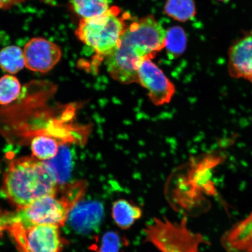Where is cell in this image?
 Segmentation results:
<instances>
[{
    "label": "cell",
    "mask_w": 252,
    "mask_h": 252,
    "mask_svg": "<svg viewBox=\"0 0 252 252\" xmlns=\"http://www.w3.org/2000/svg\"><path fill=\"white\" fill-rule=\"evenodd\" d=\"M166 31L153 15L126 27L116 49L106 57L107 70L124 84L137 83V70L144 59H153L164 48Z\"/></svg>",
    "instance_id": "1"
},
{
    "label": "cell",
    "mask_w": 252,
    "mask_h": 252,
    "mask_svg": "<svg viewBox=\"0 0 252 252\" xmlns=\"http://www.w3.org/2000/svg\"><path fill=\"white\" fill-rule=\"evenodd\" d=\"M2 191L12 205L21 209L40 197L58 193V182L45 161L22 157L9 163Z\"/></svg>",
    "instance_id": "2"
},
{
    "label": "cell",
    "mask_w": 252,
    "mask_h": 252,
    "mask_svg": "<svg viewBox=\"0 0 252 252\" xmlns=\"http://www.w3.org/2000/svg\"><path fill=\"white\" fill-rule=\"evenodd\" d=\"M56 195L40 197L17 212L0 214V225L15 222L27 226L53 225L61 227L78 201L67 189L61 198Z\"/></svg>",
    "instance_id": "3"
},
{
    "label": "cell",
    "mask_w": 252,
    "mask_h": 252,
    "mask_svg": "<svg viewBox=\"0 0 252 252\" xmlns=\"http://www.w3.org/2000/svg\"><path fill=\"white\" fill-rule=\"evenodd\" d=\"M117 7L110 8L101 15L82 19L75 31L79 39L93 49L98 56H108L117 47L126 29L125 14Z\"/></svg>",
    "instance_id": "4"
},
{
    "label": "cell",
    "mask_w": 252,
    "mask_h": 252,
    "mask_svg": "<svg viewBox=\"0 0 252 252\" xmlns=\"http://www.w3.org/2000/svg\"><path fill=\"white\" fill-rule=\"evenodd\" d=\"M187 217L179 221L167 219H155L145 229L147 241L160 252H199L203 245L210 242L200 234L191 231Z\"/></svg>",
    "instance_id": "5"
},
{
    "label": "cell",
    "mask_w": 252,
    "mask_h": 252,
    "mask_svg": "<svg viewBox=\"0 0 252 252\" xmlns=\"http://www.w3.org/2000/svg\"><path fill=\"white\" fill-rule=\"evenodd\" d=\"M59 228L53 225L27 226L12 222L0 225V232H8L20 252H61L64 242Z\"/></svg>",
    "instance_id": "6"
},
{
    "label": "cell",
    "mask_w": 252,
    "mask_h": 252,
    "mask_svg": "<svg viewBox=\"0 0 252 252\" xmlns=\"http://www.w3.org/2000/svg\"><path fill=\"white\" fill-rule=\"evenodd\" d=\"M137 78L138 83L146 88L150 100L156 105L169 103L174 95V85L150 58L141 62L137 70Z\"/></svg>",
    "instance_id": "7"
},
{
    "label": "cell",
    "mask_w": 252,
    "mask_h": 252,
    "mask_svg": "<svg viewBox=\"0 0 252 252\" xmlns=\"http://www.w3.org/2000/svg\"><path fill=\"white\" fill-rule=\"evenodd\" d=\"M23 53L25 67L42 73L51 70L62 57L60 47L43 37H34L28 41Z\"/></svg>",
    "instance_id": "8"
},
{
    "label": "cell",
    "mask_w": 252,
    "mask_h": 252,
    "mask_svg": "<svg viewBox=\"0 0 252 252\" xmlns=\"http://www.w3.org/2000/svg\"><path fill=\"white\" fill-rule=\"evenodd\" d=\"M230 76L242 78L252 84V31L238 37L228 50Z\"/></svg>",
    "instance_id": "9"
},
{
    "label": "cell",
    "mask_w": 252,
    "mask_h": 252,
    "mask_svg": "<svg viewBox=\"0 0 252 252\" xmlns=\"http://www.w3.org/2000/svg\"><path fill=\"white\" fill-rule=\"evenodd\" d=\"M220 244L226 252H252V211L223 232Z\"/></svg>",
    "instance_id": "10"
},
{
    "label": "cell",
    "mask_w": 252,
    "mask_h": 252,
    "mask_svg": "<svg viewBox=\"0 0 252 252\" xmlns=\"http://www.w3.org/2000/svg\"><path fill=\"white\" fill-rule=\"evenodd\" d=\"M103 215L102 205L87 202L75 205L68 218L72 227L80 232L92 231L98 226Z\"/></svg>",
    "instance_id": "11"
},
{
    "label": "cell",
    "mask_w": 252,
    "mask_h": 252,
    "mask_svg": "<svg viewBox=\"0 0 252 252\" xmlns=\"http://www.w3.org/2000/svg\"><path fill=\"white\" fill-rule=\"evenodd\" d=\"M142 215L139 207L125 200H119L113 204L112 217L120 228L126 229L130 227Z\"/></svg>",
    "instance_id": "12"
},
{
    "label": "cell",
    "mask_w": 252,
    "mask_h": 252,
    "mask_svg": "<svg viewBox=\"0 0 252 252\" xmlns=\"http://www.w3.org/2000/svg\"><path fill=\"white\" fill-rule=\"evenodd\" d=\"M163 11L173 20L185 23L196 15V3L194 0H166Z\"/></svg>",
    "instance_id": "13"
},
{
    "label": "cell",
    "mask_w": 252,
    "mask_h": 252,
    "mask_svg": "<svg viewBox=\"0 0 252 252\" xmlns=\"http://www.w3.org/2000/svg\"><path fill=\"white\" fill-rule=\"evenodd\" d=\"M31 147L33 157L42 161L54 159L59 153L58 141L50 135H37L32 140Z\"/></svg>",
    "instance_id": "14"
},
{
    "label": "cell",
    "mask_w": 252,
    "mask_h": 252,
    "mask_svg": "<svg viewBox=\"0 0 252 252\" xmlns=\"http://www.w3.org/2000/svg\"><path fill=\"white\" fill-rule=\"evenodd\" d=\"M25 66L23 50L20 47L11 45L0 50V68L9 74H15Z\"/></svg>",
    "instance_id": "15"
},
{
    "label": "cell",
    "mask_w": 252,
    "mask_h": 252,
    "mask_svg": "<svg viewBox=\"0 0 252 252\" xmlns=\"http://www.w3.org/2000/svg\"><path fill=\"white\" fill-rule=\"evenodd\" d=\"M187 33L183 28L174 26L166 31L165 48L168 56L173 59L181 56L187 47Z\"/></svg>",
    "instance_id": "16"
},
{
    "label": "cell",
    "mask_w": 252,
    "mask_h": 252,
    "mask_svg": "<svg viewBox=\"0 0 252 252\" xmlns=\"http://www.w3.org/2000/svg\"><path fill=\"white\" fill-rule=\"evenodd\" d=\"M75 13L82 19H89L105 13L109 7V0H71Z\"/></svg>",
    "instance_id": "17"
},
{
    "label": "cell",
    "mask_w": 252,
    "mask_h": 252,
    "mask_svg": "<svg viewBox=\"0 0 252 252\" xmlns=\"http://www.w3.org/2000/svg\"><path fill=\"white\" fill-rule=\"evenodd\" d=\"M21 90L20 82L14 75L7 74L0 78V105L14 102L20 95Z\"/></svg>",
    "instance_id": "18"
},
{
    "label": "cell",
    "mask_w": 252,
    "mask_h": 252,
    "mask_svg": "<svg viewBox=\"0 0 252 252\" xmlns=\"http://www.w3.org/2000/svg\"><path fill=\"white\" fill-rule=\"evenodd\" d=\"M121 244L119 235L115 232H109L103 236L98 252H119Z\"/></svg>",
    "instance_id": "19"
},
{
    "label": "cell",
    "mask_w": 252,
    "mask_h": 252,
    "mask_svg": "<svg viewBox=\"0 0 252 252\" xmlns=\"http://www.w3.org/2000/svg\"><path fill=\"white\" fill-rule=\"evenodd\" d=\"M25 0H0V9H8L21 4Z\"/></svg>",
    "instance_id": "20"
},
{
    "label": "cell",
    "mask_w": 252,
    "mask_h": 252,
    "mask_svg": "<svg viewBox=\"0 0 252 252\" xmlns=\"http://www.w3.org/2000/svg\"><path fill=\"white\" fill-rule=\"evenodd\" d=\"M217 1L222 2H227L230 1V0H217Z\"/></svg>",
    "instance_id": "21"
}]
</instances>
